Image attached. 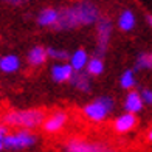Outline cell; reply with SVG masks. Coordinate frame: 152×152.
Here are the masks:
<instances>
[{"mask_svg": "<svg viewBox=\"0 0 152 152\" xmlns=\"http://www.w3.org/2000/svg\"><path fill=\"white\" fill-rule=\"evenodd\" d=\"M146 138H148V141H151V143H152V127L148 130V135H146Z\"/></svg>", "mask_w": 152, "mask_h": 152, "instance_id": "cell-24", "label": "cell"}, {"mask_svg": "<svg viewBox=\"0 0 152 152\" xmlns=\"http://www.w3.org/2000/svg\"><path fill=\"white\" fill-rule=\"evenodd\" d=\"M3 2L6 3H10V5H22L25 0H3Z\"/></svg>", "mask_w": 152, "mask_h": 152, "instance_id": "cell-23", "label": "cell"}, {"mask_svg": "<svg viewBox=\"0 0 152 152\" xmlns=\"http://www.w3.org/2000/svg\"><path fill=\"white\" fill-rule=\"evenodd\" d=\"M148 23L151 25V28H152V16H148Z\"/></svg>", "mask_w": 152, "mask_h": 152, "instance_id": "cell-26", "label": "cell"}, {"mask_svg": "<svg viewBox=\"0 0 152 152\" xmlns=\"http://www.w3.org/2000/svg\"><path fill=\"white\" fill-rule=\"evenodd\" d=\"M59 17H61V11L50 6V8H44L39 12L36 22H37L39 26H42V28H56V25L59 22Z\"/></svg>", "mask_w": 152, "mask_h": 152, "instance_id": "cell-10", "label": "cell"}, {"mask_svg": "<svg viewBox=\"0 0 152 152\" xmlns=\"http://www.w3.org/2000/svg\"><path fill=\"white\" fill-rule=\"evenodd\" d=\"M113 109H115L113 99L110 96H101V98H96L82 107V115L92 123H101L107 118Z\"/></svg>", "mask_w": 152, "mask_h": 152, "instance_id": "cell-3", "label": "cell"}, {"mask_svg": "<svg viewBox=\"0 0 152 152\" xmlns=\"http://www.w3.org/2000/svg\"><path fill=\"white\" fill-rule=\"evenodd\" d=\"M137 70H149L152 68V53H140L135 61Z\"/></svg>", "mask_w": 152, "mask_h": 152, "instance_id": "cell-19", "label": "cell"}, {"mask_svg": "<svg viewBox=\"0 0 152 152\" xmlns=\"http://www.w3.org/2000/svg\"><path fill=\"white\" fill-rule=\"evenodd\" d=\"M20 62L17 54H3L0 56V72L6 73V75H11V73H16L20 70Z\"/></svg>", "mask_w": 152, "mask_h": 152, "instance_id": "cell-13", "label": "cell"}, {"mask_svg": "<svg viewBox=\"0 0 152 152\" xmlns=\"http://www.w3.org/2000/svg\"><path fill=\"white\" fill-rule=\"evenodd\" d=\"M51 79L58 84H64V82H70V79L75 75V68L70 62H56L50 68Z\"/></svg>", "mask_w": 152, "mask_h": 152, "instance_id": "cell-8", "label": "cell"}, {"mask_svg": "<svg viewBox=\"0 0 152 152\" xmlns=\"http://www.w3.org/2000/svg\"><path fill=\"white\" fill-rule=\"evenodd\" d=\"M113 31V23L109 17H99L96 22V53L104 54L109 48L110 37Z\"/></svg>", "mask_w": 152, "mask_h": 152, "instance_id": "cell-6", "label": "cell"}, {"mask_svg": "<svg viewBox=\"0 0 152 152\" xmlns=\"http://www.w3.org/2000/svg\"><path fill=\"white\" fill-rule=\"evenodd\" d=\"M65 152H118V151L104 141H92V140H82V138H73V140L67 141Z\"/></svg>", "mask_w": 152, "mask_h": 152, "instance_id": "cell-5", "label": "cell"}, {"mask_svg": "<svg viewBox=\"0 0 152 152\" xmlns=\"http://www.w3.org/2000/svg\"><path fill=\"white\" fill-rule=\"evenodd\" d=\"M99 10L90 0H81L61 10V17L56 30H75L81 26L95 25L99 20Z\"/></svg>", "mask_w": 152, "mask_h": 152, "instance_id": "cell-1", "label": "cell"}, {"mask_svg": "<svg viewBox=\"0 0 152 152\" xmlns=\"http://www.w3.org/2000/svg\"><path fill=\"white\" fill-rule=\"evenodd\" d=\"M137 84V79H135V72L134 70H124L121 78H120V86L124 90H132Z\"/></svg>", "mask_w": 152, "mask_h": 152, "instance_id": "cell-18", "label": "cell"}, {"mask_svg": "<svg viewBox=\"0 0 152 152\" xmlns=\"http://www.w3.org/2000/svg\"><path fill=\"white\" fill-rule=\"evenodd\" d=\"M116 25H118V28L124 33L132 31L137 25V17L134 14V11H130V10L121 11V14L118 16V20H116Z\"/></svg>", "mask_w": 152, "mask_h": 152, "instance_id": "cell-15", "label": "cell"}, {"mask_svg": "<svg viewBox=\"0 0 152 152\" xmlns=\"http://www.w3.org/2000/svg\"><path fill=\"white\" fill-rule=\"evenodd\" d=\"M140 93H141V98L144 101V104H146V106H152V90H151V88H143Z\"/></svg>", "mask_w": 152, "mask_h": 152, "instance_id": "cell-21", "label": "cell"}, {"mask_svg": "<svg viewBox=\"0 0 152 152\" xmlns=\"http://www.w3.org/2000/svg\"><path fill=\"white\" fill-rule=\"evenodd\" d=\"M88 61H90V58H88V53H87L86 50H82V48L73 51V53L70 54V59H68V62H70V64L73 65L75 72H82V70H86Z\"/></svg>", "mask_w": 152, "mask_h": 152, "instance_id": "cell-16", "label": "cell"}, {"mask_svg": "<svg viewBox=\"0 0 152 152\" xmlns=\"http://www.w3.org/2000/svg\"><path fill=\"white\" fill-rule=\"evenodd\" d=\"M47 53H48V58H51L53 61H56V62H64V61L70 59V54H68L65 50H62V48L48 47L47 48Z\"/></svg>", "mask_w": 152, "mask_h": 152, "instance_id": "cell-20", "label": "cell"}, {"mask_svg": "<svg viewBox=\"0 0 152 152\" xmlns=\"http://www.w3.org/2000/svg\"><path fill=\"white\" fill-rule=\"evenodd\" d=\"M8 134H10V126H8V124H5L3 121H0V137L5 140V137Z\"/></svg>", "mask_w": 152, "mask_h": 152, "instance_id": "cell-22", "label": "cell"}, {"mask_svg": "<svg viewBox=\"0 0 152 152\" xmlns=\"http://www.w3.org/2000/svg\"><path fill=\"white\" fill-rule=\"evenodd\" d=\"M90 78H92V76L88 75L87 72H86V73H82V72H75L73 78L70 79V84L76 88V90L87 93V92H90V88H92Z\"/></svg>", "mask_w": 152, "mask_h": 152, "instance_id": "cell-14", "label": "cell"}, {"mask_svg": "<svg viewBox=\"0 0 152 152\" xmlns=\"http://www.w3.org/2000/svg\"><path fill=\"white\" fill-rule=\"evenodd\" d=\"M86 72L92 76V78H96V76H101L104 73V62L99 56H95V58H90L88 64L86 67Z\"/></svg>", "mask_w": 152, "mask_h": 152, "instance_id": "cell-17", "label": "cell"}, {"mask_svg": "<svg viewBox=\"0 0 152 152\" xmlns=\"http://www.w3.org/2000/svg\"><path fill=\"white\" fill-rule=\"evenodd\" d=\"M0 120L10 127L34 130L37 127H42L45 121V112L42 109H14L3 113Z\"/></svg>", "mask_w": 152, "mask_h": 152, "instance_id": "cell-2", "label": "cell"}, {"mask_svg": "<svg viewBox=\"0 0 152 152\" xmlns=\"http://www.w3.org/2000/svg\"><path fill=\"white\" fill-rule=\"evenodd\" d=\"M137 113H130L126 112L120 116H116L112 123V129L115 130L116 134H129L130 130H134L137 127Z\"/></svg>", "mask_w": 152, "mask_h": 152, "instance_id": "cell-9", "label": "cell"}, {"mask_svg": "<svg viewBox=\"0 0 152 152\" xmlns=\"http://www.w3.org/2000/svg\"><path fill=\"white\" fill-rule=\"evenodd\" d=\"M48 59V53H47V48L40 47V45H36L33 47L31 50L28 51V54H26V61H28V64L34 68L37 67H42L45 62Z\"/></svg>", "mask_w": 152, "mask_h": 152, "instance_id": "cell-12", "label": "cell"}, {"mask_svg": "<svg viewBox=\"0 0 152 152\" xmlns=\"http://www.w3.org/2000/svg\"><path fill=\"white\" fill-rule=\"evenodd\" d=\"M5 149V143H3V138L0 137V151H3Z\"/></svg>", "mask_w": 152, "mask_h": 152, "instance_id": "cell-25", "label": "cell"}, {"mask_svg": "<svg viewBox=\"0 0 152 152\" xmlns=\"http://www.w3.org/2000/svg\"><path fill=\"white\" fill-rule=\"evenodd\" d=\"M68 123V113L65 110H56L45 116V121L42 124V129L45 134H59Z\"/></svg>", "mask_w": 152, "mask_h": 152, "instance_id": "cell-7", "label": "cell"}, {"mask_svg": "<svg viewBox=\"0 0 152 152\" xmlns=\"http://www.w3.org/2000/svg\"><path fill=\"white\" fill-rule=\"evenodd\" d=\"M3 143H5V149L19 152V151L33 148L37 143V137L30 129H19V130H14V132H10L5 137Z\"/></svg>", "mask_w": 152, "mask_h": 152, "instance_id": "cell-4", "label": "cell"}, {"mask_svg": "<svg viewBox=\"0 0 152 152\" xmlns=\"http://www.w3.org/2000/svg\"><path fill=\"white\" fill-rule=\"evenodd\" d=\"M123 107H124L126 112L140 113L143 110V107H144V101L141 98V93L135 92V90H127V95H126L124 102H123Z\"/></svg>", "mask_w": 152, "mask_h": 152, "instance_id": "cell-11", "label": "cell"}]
</instances>
